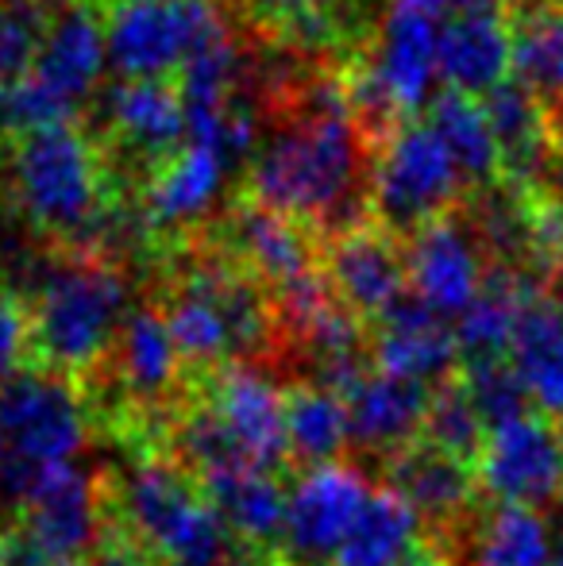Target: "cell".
Masks as SVG:
<instances>
[{"label":"cell","mask_w":563,"mask_h":566,"mask_svg":"<svg viewBox=\"0 0 563 566\" xmlns=\"http://www.w3.org/2000/svg\"><path fill=\"white\" fill-rule=\"evenodd\" d=\"M363 135L340 90H316L313 105L263 143L248 174L251 201L298 224L355 228L363 201Z\"/></svg>","instance_id":"cell-1"},{"label":"cell","mask_w":563,"mask_h":566,"mask_svg":"<svg viewBox=\"0 0 563 566\" xmlns=\"http://www.w3.org/2000/svg\"><path fill=\"white\" fill-rule=\"evenodd\" d=\"M132 313V285L101 259H66L43 270L31 308V347L54 374L93 370Z\"/></svg>","instance_id":"cell-2"},{"label":"cell","mask_w":563,"mask_h":566,"mask_svg":"<svg viewBox=\"0 0 563 566\" xmlns=\"http://www.w3.org/2000/svg\"><path fill=\"white\" fill-rule=\"evenodd\" d=\"M124 532L136 536L158 566H232V532L201 485L166 459H136L116 482Z\"/></svg>","instance_id":"cell-3"},{"label":"cell","mask_w":563,"mask_h":566,"mask_svg":"<svg viewBox=\"0 0 563 566\" xmlns=\"http://www.w3.org/2000/svg\"><path fill=\"white\" fill-rule=\"evenodd\" d=\"M166 328L181 350V363L232 366L256 355L271 336V305L259 282L228 259L189 266L166 301Z\"/></svg>","instance_id":"cell-4"},{"label":"cell","mask_w":563,"mask_h":566,"mask_svg":"<svg viewBox=\"0 0 563 566\" xmlns=\"http://www.w3.org/2000/svg\"><path fill=\"white\" fill-rule=\"evenodd\" d=\"M90 443V412L66 374L23 370L0 389V497L20 501L39 470L74 467Z\"/></svg>","instance_id":"cell-5"},{"label":"cell","mask_w":563,"mask_h":566,"mask_svg":"<svg viewBox=\"0 0 563 566\" xmlns=\"http://www.w3.org/2000/svg\"><path fill=\"white\" fill-rule=\"evenodd\" d=\"M440 15L444 0H386L375 51L344 93L352 113L371 124H402L432 105L440 82Z\"/></svg>","instance_id":"cell-6"},{"label":"cell","mask_w":563,"mask_h":566,"mask_svg":"<svg viewBox=\"0 0 563 566\" xmlns=\"http://www.w3.org/2000/svg\"><path fill=\"white\" fill-rule=\"evenodd\" d=\"M12 193L46 235H82L101 220V163L74 124H51L15 139Z\"/></svg>","instance_id":"cell-7"},{"label":"cell","mask_w":563,"mask_h":566,"mask_svg":"<svg viewBox=\"0 0 563 566\" xmlns=\"http://www.w3.org/2000/svg\"><path fill=\"white\" fill-rule=\"evenodd\" d=\"M217 0H113L105 15L108 66L121 82H170L220 35Z\"/></svg>","instance_id":"cell-8"},{"label":"cell","mask_w":563,"mask_h":566,"mask_svg":"<svg viewBox=\"0 0 563 566\" xmlns=\"http://www.w3.org/2000/svg\"><path fill=\"white\" fill-rule=\"evenodd\" d=\"M456 163L425 116H409L390 127L371 174V205L390 231H421L448 217L463 193Z\"/></svg>","instance_id":"cell-9"},{"label":"cell","mask_w":563,"mask_h":566,"mask_svg":"<svg viewBox=\"0 0 563 566\" xmlns=\"http://www.w3.org/2000/svg\"><path fill=\"white\" fill-rule=\"evenodd\" d=\"M475 478L494 505H549L563 493V432L533 409L490 424Z\"/></svg>","instance_id":"cell-10"},{"label":"cell","mask_w":563,"mask_h":566,"mask_svg":"<svg viewBox=\"0 0 563 566\" xmlns=\"http://www.w3.org/2000/svg\"><path fill=\"white\" fill-rule=\"evenodd\" d=\"M371 493H375V485L367 482V474L359 467H347V462L301 470L293 490L285 493V552L305 566L332 563V555L340 552L352 524L359 521Z\"/></svg>","instance_id":"cell-11"},{"label":"cell","mask_w":563,"mask_h":566,"mask_svg":"<svg viewBox=\"0 0 563 566\" xmlns=\"http://www.w3.org/2000/svg\"><path fill=\"white\" fill-rule=\"evenodd\" d=\"M436 62H440V82L475 101L487 97L502 82H510V0H444Z\"/></svg>","instance_id":"cell-12"},{"label":"cell","mask_w":563,"mask_h":566,"mask_svg":"<svg viewBox=\"0 0 563 566\" xmlns=\"http://www.w3.org/2000/svg\"><path fill=\"white\" fill-rule=\"evenodd\" d=\"M15 505L23 509L20 536L39 559H82L105 536L97 482L77 462L31 474Z\"/></svg>","instance_id":"cell-13"},{"label":"cell","mask_w":563,"mask_h":566,"mask_svg":"<svg viewBox=\"0 0 563 566\" xmlns=\"http://www.w3.org/2000/svg\"><path fill=\"white\" fill-rule=\"evenodd\" d=\"M487 282L482 239L463 220H436L409 235L406 285L409 297L440 321H459Z\"/></svg>","instance_id":"cell-14"},{"label":"cell","mask_w":563,"mask_h":566,"mask_svg":"<svg viewBox=\"0 0 563 566\" xmlns=\"http://www.w3.org/2000/svg\"><path fill=\"white\" fill-rule=\"evenodd\" d=\"M205 409L217 417L248 467L271 470L285 459V394L267 370L251 363L217 370Z\"/></svg>","instance_id":"cell-15"},{"label":"cell","mask_w":563,"mask_h":566,"mask_svg":"<svg viewBox=\"0 0 563 566\" xmlns=\"http://www.w3.org/2000/svg\"><path fill=\"white\" fill-rule=\"evenodd\" d=\"M324 277L332 285V297L359 321H383L386 313L409 297L406 285V251L394 243V235L378 228H347L332 239Z\"/></svg>","instance_id":"cell-16"},{"label":"cell","mask_w":563,"mask_h":566,"mask_svg":"<svg viewBox=\"0 0 563 566\" xmlns=\"http://www.w3.org/2000/svg\"><path fill=\"white\" fill-rule=\"evenodd\" d=\"M340 397L347 405V428H352L355 448L390 454V459L417 443V436L425 432L428 401H432L425 386L390 378L383 370H363Z\"/></svg>","instance_id":"cell-17"},{"label":"cell","mask_w":563,"mask_h":566,"mask_svg":"<svg viewBox=\"0 0 563 566\" xmlns=\"http://www.w3.org/2000/svg\"><path fill=\"white\" fill-rule=\"evenodd\" d=\"M371 355H375V370L428 389L432 381L448 378L451 366L459 363V343L448 321L432 316L414 297H406L394 313L378 321Z\"/></svg>","instance_id":"cell-18"},{"label":"cell","mask_w":563,"mask_h":566,"mask_svg":"<svg viewBox=\"0 0 563 566\" xmlns=\"http://www.w3.org/2000/svg\"><path fill=\"white\" fill-rule=\"evenodd\" d=\"M232 166L212 147L186 139L170 158L155 166L147 189H143V217L155 228H189L212 212L225 193Z\"/></svg>","instance_id":"cell-19"},{"label":"cell","mask_w":563,"mask_h":566,"mask_svg":"<svg viewBox=\"0 0 563 566\" xmlns=\"http://www.w3.org/2000/svg\"><path fill=\"white\" fill-rule=\"evenodd\" d=\"M386 490H394L417 516L428 521H456L471 505L479 478L471 462L432 448V443H409L386 467Z\"/></svg>","instance_id":"cell-20"},{"label":"cell","mask_w":563,"mask_h":566,"mask_svg":"<svg viewBox=\"0 0 563 566\" xmlns=\"http://www.w3.org/2000/svg\"><path fill=\"white\" fill-rule=\"evenodd\" d=\"M536 301V290L525 270L498 266L487 274L479 297L471 301L463 316L456 321V343L467 366L475 363H505L510 343L518 336V324L525 308Z\"/></svg>","instance_id":"cell-21"},{"label":"cell","mask_w":563,"mask_h":566,"mask_svg":"<svg viewBox=\"0 0 563 566\" xmlns=\"http://www.w3.org/2000/svg\"><path fill=\"white\" fill-rule=\"evenodd\" d=\"M232 231V247L240 254V262L248 266V274L256 282H267L274 290L298 282V277L313 274V243H309L305 228L298 220L271 212L263 205H243L228 220Z\"/></svg>","instance_id":"cell-22"},{"label":"cell","mask_w":563,"mask_h":566,"mask_svg":"<svg viewBox=\"0 0 563 566\" xmlns=\"http://www.w3.org/2000/svg\"><path fill=\"white\" fill-rule=\"evenodd\" d=\"M108 127L136 155L155 163L186 143V105L174 82H121L108 93Z\"/></svg>","instance_id":"cell-23"},{"label":"cell","mask_w":563,"mask_h":566,"mask_svg":"<svg viewBox=\"0 0 563 566\" xmlns=\"http://www.w3.org/2000/svg\"><path fill=\"white\" fill-rule=\"evenodd\" d=\"M505 363L521 381L529 409L563 424V316L544 297L525 308Z\"/></svg>","instance_id":"cell-24"},{"label":"cell","mask_w":563,"mask_h":566,"mask_svg":"<svg viewBox=\"0 0 563 566\" xmlns=\"http://www.w3.org/2000/svg\"><path fill=\"white\" fill-rule=\"evenodd\" d=\"M205 497L220 513L232 539H243L251 547H267L282 539L285 524V490L274 482L271 470L236 467L205 478Z\"/></svg>","instance_id":"cell-25"},{"label":"cell","mask_w":563,"mask_h":566,"mask_svg":"<svg viewBox=\"0 0 563 566\" xmlns=\"http://www.w3.org/2000/svg\"><path fill=\"white\" fill-rule=\"evenodd\" d=\"M482 113L490 119V132L498 139V155H502V170L513 178L529 181L536 170L552 163V135L549 108L525 93L518 82H502L482 97Z\"/></svg>","instance_id":"cell-26"},{"label":"cell","mask_w":563,"mask_h":566,"mask_svg":"<svg viewBox=\"0 0 563 566\" xmlns=\"http://www.w3.org/2000/svg\"><path fill=\"white\" fill-rule=\"evenodd\" d=\"M113 363L128 397H136L143 405L158 401L178 386L181 350L158 308H132L121 336L113 343Z\"/></svg>","instance_id":"cell-27"},{"label":"cell","mask_w":563,"mask_h":566,"mask_svg":"<svg viewBox=\"0 0 563 566\" xmlns=\"http://www.w3.org/2000/svg\"><path fill=\"white\" fill-rule=\"evenodd\" d=\"M425 119L440 135L444 147H448L463 186L482 189L502 174V155H498V139L490 132V119L482 113V101L456 90H444L432 97Z\"/></svg>","instance_id":"cell-28"},{"label":"cell","mask_w":563,"mask_h":566,"mask_svg":"<svg viewBox=\"0 0 563 566\" xmlns=\"http://www.w3.org/2000/svg\"><path fill=\"white\" fill-rule=\"evenodd\" d=\"M556 539L541 509L494 505L467 539V566H552Z\"/></svg>","instance_id":"cell-29"},{"label":"cell","mask_w":563,"mask_h":566,"mask_svg":"<svg viewBox=\"0 0 563 566\" xmlns=\"http://www.w3.org/2000/svg\"><path fill=\"white\" fill-rule=\"evenodd\" d=\"M513 82L563 113V4H533L513 20Z\"/></svg>","instance_id":"cell-30"},{"label":"cell","mask_w":563,"mask_h":566,"mask_svg":"<svg viewBox=\"0 0 563 566\" xmlns=\"http://www.w3.org/2000/svg\"><path fill=\"white\" fill-rule=\"evenodd\" d=\"M421 544V516L394 490H375L329 566H398Z\"/></svg>","instance_id":"cell-31"},{"label":"cell","mask_w":563,"mask_h":566,"mask_svg":"<svg viewBox=\"0 0 563 566\" xmlns=\"http://www.w3.org/2000/svg\"><path fill=\"white\" fill-rule=\"evenodd\" d=\"M347 443H352L347 405L336 389L305 381L285 394V454L305 462V470L329 467L340 462Z\"/></svg>","instance_id":"cell-32"},{"label":"cell","mask_w":563,"mask_h":566,"mask_svg":"<svg viewBox=\"0 0 563 566\" xmlns=\"http://www.w3.org/2000/svg\"><path fill=\"white\" fill-rule=\"evenodd\" d=\"M54 12L46 0H0V85L31 74Z\"/></svg>","instance_id":"cell-33"},{"label":"cell","mask_w":563,"mask_h":566,"mask_svg":"<svg viewBox=\"0 0 563 566\" xmlns=\"http://www.w3.org/2000/svg\"><path fill=\"white\" fill-rule=\"evenodd\" d=\"M487 440V420L471 405L463 386H440L428 401L425 417V443L471 462Z\"/></svg>","instance_id":"cell-34"},{"label":"cell","mask_w":563,"mask_h":566,"mask_svg":"<svg viewBox=\"0 0 563 566\" xmlns=\"http://www.w3.org/2000/svg\"><path fill=\"white\" fill-rule=\"evenodd\" d=\"M174 448H178V459L186 462L189 470L201 474V482L212 474H220V470L248 467L243 454L232 448V440L225 436V428L217 424V417H212L205 405L189 409L186 417L178 420V428H174Z\"/></svg>","instance_id":"cell-35"},{"label":"cell","mask_w":563,"mask_h":566,"mask_svg":"<svg viewBox=\"0 0 563 566\" xmlns=\"http://www.w3.org/2000/svg\"><path fill=\"white\" fill-rule=\"evenodd\" d=\"M459 386L467 389V397H471V405L479 409V417L487 420V428L529 412V401H525V394H521V381L513 378L510 363L467 366V374H463Z\"/></svg>","instance_id":"cell-36"},{"label":"cell","mask_w":563,"mask_h":566,"mask_svg":"<svg viewBox=\"0 0 563 566\" xmlns=\"http://www.w3.org/2000/svg\"><path fill=\"white\" fill-rule=\"evenodd\" d=\"M332 4L336 0H251L259 15L290 31L301 43H324L332 39Z\"/></svg>","instance_id":"cell-37"},{"label":"cell","mask_w":563,"mask_h":566,"mask_svg":"<svg viewBox=\"0 0 563 566\" xmlns=\"http://www.w3.org/2000/svg\"><path fill=\"white\" fill-rule=\"evenodd\" d=\"M31 350V313L12 290H0V389L28 370Z\"/></svg>","instance_id":"cell-38"},{"label":"cell","mask_w":563,"mask_h":566,"mask_svg":"<svg viewBox=\"0 0 563 566\" xmlns=\"http://www.w3.org/2000/svg\"><path fill=\"white\" fill-rule=\"evenodd\" d=\"M93 563L90 566H158L155 555L139 544L128 532H113V536H101V544L93 547Z\"/></svg>","instance_id":"cell-39"},{"label":"cell","mask_w":563,"mask_h":566,"mask_svg":"<svg viewBox=\"0 0 563 566\" xmlns=\"http://www.w3.org/2000/svg\"><path fill=\"white\" fill-rule=\"evenodd\" d=\"M544 301L563 316V251L544 266Z\"/></svg>","instance_id":"cell-40"},{"label":"cell","mask_w":563,"mask_h":566,"mask_svg":"<svg viewBox=\"0 0 563 566\" xmlns=\"http://www.w3.org/2000/svg\"><path fill=\"white\" fill-rule=\"evenodd\" d=\"M398 566H451L448 555L440 552V547H428V544H417L414 552L406 555Z\"/></svg>","instance_id":"cell-41"},{"label":"cell","mask_w":563,"mask_h":566,"mask_svg":"<svg viewBox=\"0 0 563 566\" xmlns=\"http://www.w3.org/2000/svg\"><path fill=\"white\" fill-rule=\"evenodd\" d=\"M552 174H556V201H563V132H560V139H556V147H552Z\"/></svg>","instance_id":"cell-42"},{"label":"cell","mask_w":563,"mask_h":566,"mask_svg":"<svg viewBox=\"0 0 563 566\" xmlns=\"http://www.w3.org/2000/svg\"><path fill=\"white\" fill-rule=\"evenodd\" d=\"M31 566H90L85 559H35Z\"/></svg>","instance_id":"cell-43"},{"label":"cell","mask_w":563,"mask_h":566,"mask_svg":"<svg viewBox=\"0 0 563 566\" xmlns=\"http://www.w3.org/2000/svg\"><path fill=\"white\" fill-rule=\"evenodd\" d=\"M232 566H271V563H263V559H240V563H232Z\"/></svg>","instance_id":"cell-44"},{"label":"cell","mask_w":563,"mask_h":566,"mask_svg":"<svg viewBox=\"0 0 563 566\" xmlns=\"http://www.w3.org/2000/svg\"><path fill=\"white\" fill-rule=\"evenodd\" d=\"M552 566H563V555H556V563H552Z\"/></svg>","instance_id":"cell-45"}]
</instances>
